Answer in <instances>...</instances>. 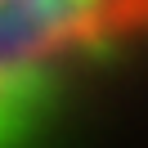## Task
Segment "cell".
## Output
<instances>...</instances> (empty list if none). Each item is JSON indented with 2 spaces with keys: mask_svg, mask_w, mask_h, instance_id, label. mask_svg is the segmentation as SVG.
<instances>
[{
  "mask_svg": "<svg viewBox=\"0 0 148 148\" xmlns=\"http://www.w3.org/2000/svg\"><path fill=\"white\" fill-rule=\"evenodd\" d=\"M148 36V0H0V85L9 117L63 72Z\"/></svg>",
  "mask_w": 148,
  "mask_h": 148,
  "instance_id": "cell-1",
  "label": "cell"
}]
</instances>
